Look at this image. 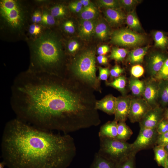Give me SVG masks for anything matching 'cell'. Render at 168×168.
<instances>
[{"label": "cell", "instance_id": "1", "mask_svg": "<svg viewBox=\"0 0 168 168\" xmlns=\"http://www.w3.org/2000/svg\"><path fill=\"white\" fill-rule=\"evenodd\" d=\"M29 73L14 86L12 107L17 118L44 130L72 131L85 114L87 98L83 88L61 74Z\"/></svg>", "mask_w": 168, "mask_h": 168}, {"label": "cell", "instance_id": "2", "mask_svg": "<svg viewBox=\"0 0 168 168\" xmlns=\"http://www.w3.org/2000/svg\"><path fill=\"white\" fill-rule=\"evenodd\" d=\"M1 150L8 168H67L76 154L74 139L18 119L5 124Z\"/></svg>", "mask_w": 168, "mask_h": 168}, {"label": "cell", "instance_id": "3", "mask_svg": "<svg viewBox=\"0 0 168 168\" xmlns=\"http://www.w3.org/2000/svg\"><path fill=\"white\" fill-rule=\"evenodd\" d=\"M31 72L54 75L59 74L58 68L62 62L63 54L60 43L54 34L45 33L30 45Z\"/></svg>", "mask_w": 168, "mask_h": 168}, {"label": "cell", "instance_id": "4", "mask_svg": "<svg viewBox=\"0 0 168 168\" xmlns=\"http://www.w3.org/2000/svg\"><path fill=\"white\" fill-rule=\"evenodd\" d=\"M71 73L94 91L101 92L100 81L96 76L95 52L88 50L82 53L73 61Z\"/></svg>", "mask_w": 168, "mask_h": 168}, {"label": "cell", "instance_id": "5", "mask_svg": "<svg viewBox=\"0 0 168 168\" xmlns=\"http://www.w3.org/2000/svg\"><path fill=\"white\" fill-rule=\"evenodd\" d=\"M98 153L118 164L132 154V143L115 139L100 137Z\"/></svg>", "mask_w": 168, "mask_h": 168}, {"label": "cell", "instance_id": "6", "mask_svg": "<svg viewBox=\"0 0 168 168\" xmlns=\"http://www.w3.org/2000/svg\"><path fill=\"white\" fill-rule=\"evenodd\" d=\"M0 13L2 21L10 30L19 31L24 26L25 20L24 11L16 1H1Z\"/></svg>", "mask_w": 168, "mask_h": 168}, {"label": "cell", "instance_id": "7", "mask_svg": "<svg viewBox=\"0 0 168 168\" xmlns=\"http://www.w3.org/2000/svg\"><path fill=\"white\" fill-rule=\"evenodd\" d=\"M111 39L113 43L126 46L140 45L143 43L145 40L143 35L126 29L114 31L112 34Z\"/></svg>", "mask_w": 168, "mask_h": 168}, {"label": "cell", "instance_id": "8", "mask_svg": "<svg viewBox=\"0 0 168 168\" xmlns=\"http://www.w3.org/2000/svg\"><path fill=\"white\" fill-rule=\"evenodd\" d=\"M158 134L156 128H140L137 138L132 143V153L136 155L141 150L153 148Z\"/></svg>", "mask_w": 168, "mask_h": 168}, {"label": "cell", "instance_id": "9", "mask_svg": "<svg viewBox=\"0 0 168 168\" xmlns=\"http://www.w3.org/2000/svg\"><path fill=\"white\" fill-rule=\"evenodd\" d=\"M152 109L142 97H132L128 118L131 123L139 122Z\"/></svg>", "mask_w": 168, "mask_h": 168}, {"label": "cell", "instance_id": "10", "mask_svg": "<svg viewBox=\"0 0 168 168\" xmlns=\"http://www.w3.org/2000/svg\"><path fill=\"white\" fill-rule=\"evenodd\" d=\"M145 87L142 96L152 108L159 105V82L154 78L149 77L145 81Z\"/></svg>", "mask_w": 168, "mask_h": 168}, {"label": "cell", "instance_id": "11", "mask_svg": "<svg viewBox=\"0 0 168 168\" xmlns=\"http://www.w3.org/2000/svg\"><path fill=\"white\" fill-rule=\"evenodd\" d=\"M132 96L129 95L116 98L114 120L117 122H125L128 118Z\"/></svg>", "mask_w": 168, "mask_h": 168}, {"label": "cell", "instance_id": "12", "mask_svg": "<svg viewBox=\"0 0 168 168\" xmlns=\"http://www.w3.org/2000/svg\"><path fill=\"white\" fill-rule=\"evenodd\" d=\"M164 110L160 106L151 109L139 122L140 128H156L163 118Z\"/></svg>", "mask_w": 168, "mask_h": 168}, {"label": "cell", "instance_id": "13", "mask_svg": "<svg viewBox=\"0 0 168 168\" xmlns=\"http://www.w3.org/2000/svg\"><path fill=\"white\" fill-rule=\"evenodd\" d=\"M168 58L165 54L159 52H154L149 55L147 65L149 77H155Z\"/></svg>", "mask_w": 168, "mask_h": 168}, {"label": "cell", "instance_id": "14", "mask_svg": "<svg viewBox=\"0 0 168 168\" xmlns=\"http://www.w3.org/2000/svg\"><path fill=\"white\" fill-rule=\"evenodd\" d=\"M116 97L111 94H109L101 100H96L95 108L100 110L109 115L114 114Z\"/></svg>", "mask_w": 168, "mask_h": 168}, {"label": "cell", "instance_id": "15", "mask_svg": "<svg viewBox=\"0 0 168 168\" xmlns=\"http://www.w3.org/2000/svg\"><path fill=\"white\" fill-rule=\"evenodd\" d=\"M104 14L108 23L113 26H119L125 21L126 16L120 9L106 8Z\"/></svg>", "mask_w": 168, "mask_h": 168}, {"label": "cell", "instance_id": "16", "mask_svg": "<svg viewBox=\"0 0 168 168\" xmlns=\"http://www.w3.org/2000/svg\"><path fill=\"white\" fill-rule=\"evenodd\" d=\"M118 122L113 120L109 121L100 128L98 133L99 138L116 139L117 136Z\"/></svg>", "mask_w": 168, "mask_h": 168}, {"label": "cell", "instance_id": "17", "mask_svg": "<svg viewBox=\"0 0 168 168\" xmlns=\"http://www.w3.org/2000/svg\"><path fill=\"white\" fill-rule=\"evenodd\" d=\"M128 86L133 97H141L145 87V81L140 80L138 78L131 77L129 80Z\"/></svg>", "mask_w": 168, "mask_h": 168}, {"label": "cell", "instance_id": "18", "mask_svg": "<svg viewBox=\"0 0 168 168\" xmlns=\"http://www.w3.org/2000/svg\"><path fill=\"white\" fill-rule=\"evenodd\" d=\"M148 47V46H146L138 48L131 51L128 54L127 61L134 65L142 63Z\"/></svg>", "mask_w": 168, "mask_h": 168}, {"label": "cell", "instance_id": "19", "mask_svg": "<svg viewBox=\"0 0 168 168\" xmlns=\"http://www.w3.org/2000/svg\"><path fill=\"white\" fill-rule=\"evenodd\" d=\"M117 164L96 152L90 168H117Z\"/></svg>", "mask_w": 168, "mask_h": 168}, {"label": "cell", "instance_id": "20", "mask_svg": "<svg viewBox=\"0 0 168 168\" xmlns=\"http://www.w3.org/2000/svg\"><path fill=\"white\" fill-rule=\"evenodd\" d=\"M159 82L158 103L163 109L168 106V79Z\"/></svg>", "mask_w": 168, "mask_h": 168}, {"label": "cell", "instance_id": "21", "mask_svg": "<svg viewBox=\"0 0 168 168\" xmlns=\"http://www.w3.org/2000/svg\"><path fill=\"white\" fill-rule=\"evenodd\" d=\"M96 23L92 20H83L81 23L79 27V33L84 38L90 37L94 33Z\"/></svg>", "mask_w": 168, "mask_h": 168}, {"label": "cell", "instance_id": "22", "mask_svg": "<svg viewBox=\"0 0 168 168\" xmlns=\"http://www.w3.org/2000/svg\"><path fill=\"white\" fill-rule=\"evenodd\" d=\"M133 133L132 131L125 122L118 123L117 136L116 139L126 142L130 138Z\"/></svg>", "mask_w": 168, "mask_h": 168}, {"label": "cell", "instance_id": "23", "mask_svg": "<svg viewBox=\"0 0 168 168\" xmlns=\"http://www.w3.org/2000/svg\"><path fill=\"white\" fill-rule=\"evenodd\" d=\"M127 83L126 78L125 76L121 75L114 79L112 81L105 82L107 86L112 87L120 92L122 96L126 95V86Z\"/></svg>", "mask_w": 168, "mask_h": 168}, {"label": "cell", "instance_id": "24", "mask_svg": "<svg viewBox=\"0 0 168 168\" xmlns=\"http://www.w3.org/2000/svg\"><path fill=\"white\" fill-rule=\"evenodd\" d=\"M110 32V28L105 22L101 21L96 23L94 33L98 38L101 40L106 39Z\"/></svg>", "mask_w": 168, "mask_h": 168}, {"label": "cell", "instance_id": "25", "mask_svg": "<svg viewBox=\"0 0 168 168\" xmlns=\"http://www.w3.org/2000/svg\"><path fill=\"white\" fill-rule=\"evenodd\" d=\"M155 160L158 165L165 168L166 162L168 156L164 147L155 146L153 148Z\"/></svg>", "mask_w": 168, "mask_h": 168}, {"label": "cell", "instance_id": "26", "mask_svg": "<svg viewBox=\"0 0 168 168\" xmlns=\"http://www.w3.org/2000/svg\"><path fill=\"white\" fill-rule=\"evenodd\" d=\"M98 14L96 8L93 4L83 7L80 12V16L83 20H92L95 18Z\"/></svg>", "mask_w": 168, "mask_h": 168}, {"label": "cell", "instance_id": "27", "mask_svg": "<svg viewBox=\"0 0 168 168\" xmlns=\"http://www.w3.org/2000/svg\"><path fill=\"white\" fill-rule=\"evenodd\" d=\"M125 21L128 26L134 31L141 29L139 21L134 10L129 11L126 16Z\"/></svg>", "mask_w": 168, "mask_h": 168}, {"label": "cell", "instance_id": "28", "mask_svg": "<svg viewBox=\"0 0 168 168\" xmlns=\"http://www.w3.org/2000/svg\"><path fill=\"white\" fill-rule=\"evenodd\" d=\"M127 49L119 48H114L111 51L110 58L118 62L122 61L128 54Z\"/></svg>", "mask_w": 168, "mask_h": 168}, {"label": "cell", "instance_id": "29", "mask_svg": "<svg viewBox=\"0 0 168 168\" xmlns=\"http://www.w3.org/2000/svg\"><path fill=\"white\" fill-rule=\"evenodd\" d=\"M153 36L156 46L165 49L168 42V39L165 34L162 31H157L154 33Z\"/></svg>", "mask_w": 168, "mask_h": 168}, {"label": "cell", "instance_id": "30", "mask_svg": "<svg viewBox=\"0 0 168 168\" xmlns=\"http://www.w3.org/2000/svg\"><path fill=\"white\" fill-rule=\"evenodd\" d=\"M136 155L132 153L118 164L117 168H134Z\"/></svg>", "mask_w": 168, "mask_h": 168}, {"label": "cell", "instance_id": "31", "mask_svg": "<svg viewBox=\"0 0 168 168\" xmlns=\"http://www.w3.org/2000/svg\"><path fill=\"white\" fill-rule=\"evenodd\" d=\"M97 2L100 6L106 8L118 9L121 7L119 0H99Z\"/></svg>", "mask_w": 168, "mask_h": 168}, {"label": "cell", "instance_id": "32", "mask_svg": "<svg viewBox=\"0 0 168 168\" xmlns=\"http://www.w3.org/2000/svg\"><path fill=\"white\" fill-rule=\"evenodd\" d=\"M154 78L158 81L168 79V58Z\"/></svg>", "mask_w": 168, "mask_h": 168}, {"label": "cell", "instance_id": "33", "mask_svg": "<svg viewBox=\"0 0 168 168\" xmlns=\"http://www.w3.org/2000/svg\"><path fill=\"white\" fill-rule=\"evenodd\" d=\"M50 14L54 18L62 17L66 15V10L62 5H56L51 9Z\"/></svg>", "mask_w": 168, "mask_h": 168}, {"label": "cell", "instance_id": "34", "mask_svg": "<svg viewBox=\"0 0 168 168\" xmlns=\"http://www.w3.org/2000/svg\"><path fill=\"white\" fill-rule=\"evenodd\" d=\"M156 130L158 134L168 132V120L163 117L158 124Z\"/></svg>", "mask_w": 168, "mask_h": 168}, {"label": "cell", "instance_id": "35", "mask_svg": "<svg viewBox=\"0 0 168 168\" xmlns=\"http://www.w3.org/2000/svg\"><path fill=\"white\" fill-rule=\"evenodd\" d=\"M144 71V69L142 66L136 64L132 67L130 72L132 77L138 78L143 75Z\"/></svg>", "mask_w": 168, "mask_h": 168}, {"label": "cell", "instance_id": "36", "mask_svg": "<svg viewBox=\"0 0 168 168\" xmlns=\"http://www.w3.org/2000/svg\"><path fill=\"white\" fill-rule=\"evenodd\" d=\"M121 7L126 10H131L138 3V1L136 0H119Z\"/></svg>", "mask_w": 168, "mask_h": 168}, {"label": "cell", "instance_id": "37", "mask_svg": "<svg viewBox=\"0 0 168 168\" xmlns=\"http://www.w3.org/2000/svg\"><path fill=\"white\" fill-rule=\"evenodd\" d=\"M41 21L46 25L51 26L55 24V20L50 14L44 12L42 15Z\"/></svg>", "mask_w": 168, "mask_h": 168}, {"label": "cell", "instance_id": "38", "mask_svg": "<svg viewBox=\"0 0 168 168\" xmlns=\"http://www.w3.org/2000/svg\"><path fill=\"white\" fill-rule=\"evenodd\" d=\"M99 76L98 79L99 81H107V79L110 75V70L108 68L98 67Z\"/></svg>", "mask_w": 168, "mask_h": 168}, {"label": "cell", "instance_id": "39", "mask_svg": "<svg viewBox=\"0 0 168 168\" xmlns=\"http://www.w3.org/2000/svg\"><path fill=\"white\" fill-rule=\"evenodd\" d=\"M124 69L119 66L116 65L110 70V76L111 78H115L121 76L124 72Z\"/></svg>", "mask_w": 168, "mask_h": 168}, {"label": "cell", "instance_id": "40", "mask_svg": "<svg viewBox=\"0 0 168 168\" xmlns=\"http://www.w3.org/2000/svg\"><path fill=\"white\" fill-rule=\"evenodd\" d=\"M168 144V132L158 134L156 146L164 147Z\"/></svg>", "mask_w": 168, "mask_h": 168}, {"label": "cell", "instance_id": "41", "mask_svg": "<svg viewBox=\"0 0 168 168\" xmlns=\"http://www.w3.org/2000/svg\"><path fill=\"white\" fill-rule=\"evenodd\" d=\"M69 7L71 10L73 12L80 13L82 10L83 7L79 0H78L70 3Z\"/></svg>", "mask_w": 168, "mask_h": 168}, {"label": "cell", "instance_id": "42", "mask_svg": "<svg viewBox=\"0 0 168 168\" xmlns=\"http://www.w3.org/2000/svg\"><path fill=\"white\" fill-rule=\"evenodd\" d=\"M63 28L65 31L69 34H73L75 31V28L73 22L68 20L64 22Z\"/></svg>", "mask_w": 168, "mask_h": 168}, {"label": "cell", "instance_id": "43", "mask_svg": "<svg viewBox=\"0 0 168 168\" xmlns=\"http://www.w3.org/2000/svg\"><path fill=\"white\" fill-rule=\"evenodd\" d=\"M79 43L76 40H72L69 42L68 45V51L71 53H74L78 49Z\"/></svg>", "mask_w": 168, "mask_h": 168}, {"label": "cell", "instance_id": "44", "mask_svg": "<svg viewBox=\"0 0 168 168\" xmlns=\"http://www.w3.org/2000/svg\"><path fill=\"white\" fill-rule=\"evenodd\" d=\"M41 29V27L39 25L33 24L30 26L29 32L31 35H36L40 34Z\"/></svg>", "mask_w": 168, "mask_h": 168}, {"label": "cell", "instance_id": "45", "mask_svg": "<svg viewBox=\"0 0 168 168\" xmlns=\"http://www.w3.org/2000/svg\"><path fill=\"white\" fill-rule=\"evenodd\" d=\"M110 49L107 45H103L99 47L97 49V54L99 55H105L108 53Z\"/></svg>", "mask_w": 168, "mask_h": 168}, {"label": "cell", "instance_id": "46", "mask_svg": "<svg viewBox=\"0 0 168 168\" xmlns=\"http://www.w3.org/2000/svg\"><path fill=\"white\" fill-rule=\"evenodd\" d=\"M42 16L41 13L39 11L35 12L32 17V21L35 23H38L42 21Z\"/></svg>", "mask_w": 168, "mask_h": 168}, {"label": "cell", "instance_id": "47", "mask_svg": "<svg viewBox=\"0 0 168 168\" xmlns=\"http://www.w3.org/2000/svg\"><path fill=\"white\" fill-rule=\"evenodd\" d=\"M98 62L100 64L106 65L108 64V59L105 55H99L96 58Z\"/></svg>", "mask_w": 168, "mask_h": 168}, {"label": "cell", "instance_id": "48", "mask_svg": "<svg viewBox=\"0 0 168 168\" xmlns=\"http://www.w3.org/2000/svg\"><path fill=\"white\" fill-rule=\"evenodd\" d=\"M79 1L82 4L83 7H88L92 4L89 0H80Z\"/></svg>", "mask_w": 168, "mask_h": 168}, {"label": "cell", "instance_id": "49", "mask_svg": "<svg viewBox=\"0 0 168 168\" xmlns=\"http://www.w3.org/2000/svg\"><path fill=\"white\" fill-rule=\"evenodd\" d=\"M163 117L168 120V107L164 109Z\"/></svg>", "mask_w": 168, "mask_h": 168}, {"label": "cell", "instance_id": "50", "mask_svg": "<svg viewBox=\"0 0 168 168\" xmlns=\"http://www.w3.org/2000/svg\"><path fill=\"white\" fill-rule=\"evenodd\" d=\"M5 166V164L3 161L0 162V168H4Z\"/></svg>", "mask_w": 168, "mask_h": 168}, {"label": "cell", "instance_id": "51", "mask_svg": "<svg viewBox=\"0 0 168 168\" xmlns=\"http://www.w3.org/2000/svg\"><path fill=\"white\" fill-rule=\"evenodd\" d=\"M164 148L168 156V144L164 146Z\"/></svg>", "mask_w": 168, "mask_h": 168}, {"label": "cell", "instance_id": "52", "mask_svg": "<svg viewBox=\"0 0 168 168\" xmlns=\"http://www.w3.org/2000/svg\"><path fill=\"white\" fill-rule=\"evenodd\" d=\"M165 168H168V156H167L166 160V162Z\"/></svg>", "mask_w": 168, "mask_h": 168}]
</instances>
